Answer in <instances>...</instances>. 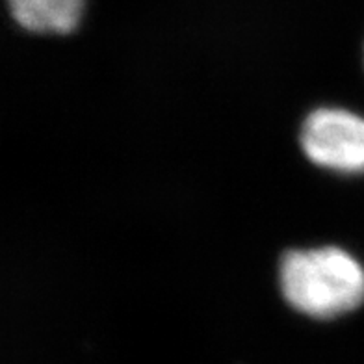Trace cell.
Instances as JSON below:
<instances>
[{"label":"cell","instance_id":"6da1fadb","mask_svg":"<svg viewBox=\"0 0 364 364\" xmlns=\"http://www.w3.org/2000/svg\"><path fill=\"white\" fill-rule=\"evenodd\" d=\"M279 281L284 299L309 318L331 320L364 303V268L341 247L288 251Z\"/></svg>","mask_w":364,"mask_h":364},{"label":"cell","instance_id":"7a4b0ae2","mask_svg":"<svg viewBox=\"0 0 364 364\" xmlns=\"http://www.w3.org/2000/svg\"><path fill=\"white\" fill-rule=\"evenodd\" d=\"M303 153L323 169L364 173V117L344 108H318L303 121Z\"/></svg>","mask_w":364,"mask_h":364},{"label":"cell","instance_id":"3957f363","mask_svg":"<svg viewBox=\"0 0 364 364\" xmlns=\"http://www.w3.org/2000/svg\"><path fill=\"white\" fill-rule=\"evenodd\" d=\"M14 19L30 32L69 34L77 28L84 0H8Z\"/></svg>","mask_w":364,"mask_h":364}]
</instances>
